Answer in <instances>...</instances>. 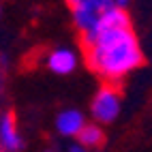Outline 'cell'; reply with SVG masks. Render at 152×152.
I'll use <instances>...</instances> for the list:
<instances>
[{"label": "cell", "instance_id": "obj_1", "mask_svg": "<svg viewBox=\"0 0 152 152\" xmlns=\"http://www.w3.org/2000/svg\"><path fill=\"white\" fill-rule=\"evenodd\" d=\"M82 45L90 71H94L111 86H116L122 77H126L144 62L139 41L131 28L101 30L96 37Z\"/></svg>", "mask_w": 152, "mask_h": 152}, {"label": "cell", "instance_id": "obj_2", "mask_svg": "<svg viewBox=\"0 0 152 152\" xmlns=\"http://www.w3.org/2000/svg\"><path fill=\"white\" fill-rule=\"evenodd\" d=\"M71 15H73V24L82 34V43L90 41L96 30L101 26V22L105 19V15L116 9L114 0H64Z\"/></svg>", "mask_w": 152, "mask_h": 152}, {"label": "cell", "instance_id": "obj_3", "mask_svg": "<svg viewBox=\"0 0 152 152\" xmlns=\"http://www.w3.org/2000/svg\"><path fill=\"white\" fill-rule=\"evenodd\" d=\"M120 109H122V99H120V92L116 86L105 84L96 90V94L90 103V114L96 122H114V120L120 116Z\"/></svg>", "mask_w": 152, "mask_h": 152}, {"label": "cell", "instance_id": "obj_4", "mask_svg": "<svg viewBox=\"0 0 152 152\" xmlns=\"http://www.w3.org/2000/svg\"><path fill=\"white\" fill-rule=\"evenodd\" d=\"M45 64L56 75H69V73H73L77 69L79 58H77V54L73 49H69V47H56V49H52V52L47 54Z\"/></svg>", "mask_w": 152, "mask_h": 152}, {"label": "cell", "instance_id": "obj_5", "mask_svg": "<svg viewBox=\"0 0 152 152\" xmlns=\"http://www.w3.org/2000/svg\"><path fill=\"white\" fill-rule=\"evenodd\" d=\"M86 126V118L79 109H62L56 116V131L64 137H77Z\"/></svg>", "mask_w": 152, "mask_h": 152}, {"label": "cell", "instance_id": "obj_6", "mask_svg": "<svg viewBox=\"0 0 152 152\" xmlns=\"http://www.w3.org/2000/svg\"><path fill=\"white\" fill-rule=\"evenodd\" d=\"M0 148L4 152H17L22 148V135L11 114H0Z\"/></svg>", "mask_w": 152, "mask_h": 152}, {"label": "cell", "instance_id": "obj_7", "mask_svg": "<svg viewBox=\"0 0 152 152\" xmlns=\"http://www.w3.org/2000/svg\"><path fill=\"white\" fill-rule=\"evenodd\" d=\"M103 129H101L99 124H86L82 129V133L77 135V144H82L84 148H96L103 144Z\"/></svg>", "mask_w": 152, "mask_h": 152}, {"label": "cell", "instance_id": "obj_8", "mask_svg": "<svg viewBox=\"0 0 152 152\" xmlns=\"http://www.w3.org/2000/svg\"><path fill=\"white\" fill-rule=\"evenodd\" d=\"M66 152H88V148H84L82 144H73V146H69Z\"/></svg>", "mask_w": 152, "mask_h": 152}, {"label": "cell", "instance_id": "obj_9", "mask_svg": "<svg viewBox=\"0 0 152 152\" xmlns=\"http://www.w3.org/2000/svg\"><path fill=\"white\" fill-rule=\"evenodd\" d=\"M114 2H116V7H120V9H122V7L129 2V0H114Z\"/></svg>", "mask_w": 152, "mask_h": 152}, {"label": "cell", "instance_id": "obj_10", "mask_svg": "<svg viewBox=\"0 0 152 152\" xmlns=\"http://www.w3.org/2000/svg\"><path fill=\"white\" fill-rule=\"evenodd\" d=\"M45 152H49V150H45Z\"/></svg>", "mask_w": 152, "mask_h": 152}]
</instances>
